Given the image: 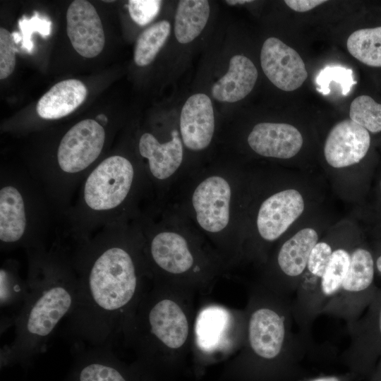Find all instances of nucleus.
Returning a JSON list of instances; mask_svg holds the SVG:
<instances>
[{
	"label": "nucleus",
	"instance_id": "f257e3e1",
	"mask_svg": "<svg viewBox=\"0 0 381 381\" xmlns=\"http://www.w3.org/2000/svg\"><path fill=\"white\" fill-rule=\"evenodd\" d=\"M119 224L74 241L71 250L78 288L68 329L92 346H111L144 293L140 253Z\"/></svg>",
	"mask_w": 381,
	"mask_h": 381
},
{
	"label": "nucleus",
	"instance_id": "f03ea898",
	"mask_svg": "<svg viewBox=\"0 0 381 381\" xmlns=\"http://www.w3.org/2000/svg\"><path fill=\"white\" fill-rule=\"evenodd\" d=\"M27 293L11 344L1 351V365L31 364L46 349L59 322L72 313L78 278L71 250L59 242L27 250Z\"/></svg>",
	"mask_w": 381,
	"mask_h": 381
},
{
	"label": "nucleus",
	"instance_id": "7ed1b4c3",
	"mask_svg": "<svg viewBox=\"0 0 381 381\" xmlns=\"http://www.w3.org/2000/svg\"><path fill=\"white\" fill-rule=\"evenodd\" d=\"M245 314L238 358L250 378L294 381L310 340L294 330L292 299L260 286L250 292Z\"/></svg>",
	"mask_w": 381,
	"mask_h": 381
},
{
	"label": "nucleus",
	"instance_id": "20e7f679",
	"mask_svg": "<svg viewBox=\"0 0 381 381\" xmlns=\"http://www.w3.org/2000/svg\"><path fill=\"white\" fill-rule=\"evenodd\" d=\"M189 290L158 284L144 291L121 334L142 363L152 364L188 350L192 313Z\"/></svg>",
	"mask_w": 381,
	"mask_h": 381
},
{
	"label": "nucleus",
	"instance_id": "39448f33",
	"mask_svg": "<svg viewBox=\"0 0 381 381\" xmlns=\"http://www.w3.org/2000/svg\"><path fill=\"white\" fill-rule=\"evenodd\" d=\"M135 175L133 163L121 155H109L96 164L62 217L69 224L73 240L119 222V211L129 198Z\"/></svg>",
	"mask_w": 381,
	"mask_h": 381
},
{
	"label": "nucleus",
	"instance_id": "423d86ee",
	"mask_svg": "<svg viewBox=\"0 0 381 381\" xmlns=\"http://www.w3.org/2000/svg\"><path fill=\"white\" fill-rule=\"evenodd\" d=\"M56 214L30 172H1V250L32 249L45 244L43 233L49 212Z\"/></svg>",
	"mask_w": 381,
	"mask_h": 381
},
{
	"label": "nucleus",
	"instance_id": "0eeeda50",
	"mask_svg": "<svg viewBox=\"0 0 381 381\" xmlns=\"http://www.w3.org/2000/svg\"><path fill=\"white\" fill-rule=\"evenodd\" d=\"M374 278L371 253L363 248L351 254L347 275L337 293L322 308L320 315L341 318L351 323L357 320L368 300Z\"/></svg>",
	"mask_w": 381,
	"mask_h": 381
},
{
	"label": "nucleus",
	"instance_id": "6e6552de",
	"mask_svg": "<svg viewBox=\"0 0 381 381\" xmlns=\"http://www.w3.org/2000/svg\"><path fill=\"white\" fill-rule=\"evenodd\" d=\"M318 242V234L312 228L303 229L286 241L275 260L278 274L262 286L282 296L295 295L311 250Z\"/></svg>",
	"mask_w": 381,
	"mask_h": 381
},
{
	"label": "nucleus",
	"instance_id": "1a4fd4ad",
	"mask_svg": "<svg viewBox=\"0 0 381 381\" xmlns=\"http://www.w3.org/2000/svg\"><path fill=\"white\" fill-rule=\"evenodd\" d=\"M260 64L270 82L284 91L298 89L308 77L305 64L298 53L274 37L264 42Z\"/></svg>",
	"mask_w": 381,
	"mask_h": 381
},
{
	"label": "nucleus",
	"instance_id": "9d476101",
	"mask_svg": "<svg viewBox=\"0 0 381 381\" xmlns=\"http://www.w3.org/2000/svg\"><path fill=\"white\" fill-rule=\"evenodd\" d=\"M231 187L225 178L213 175L195 188L192 204L199 225L210 233L224 230L229 222Z\"/></svg>",
	"mask_w": 381,
	"mask_h": 381
},
{
	"label": "nucleus",
	"instance_id": "9b49d317",
	"mask_svg": "<svg viewBox=\"0 0 381 381\" xmlns=\"http://www.w3.org/2000/svg\"><path fill=\"white\" fill-rule=\"evenodd\" d=\"M66 31L73 47L82 56L94 58L102 52L105 43L103 26L89 1L71 3L66 12Z\"/></svg>",
	"mask_w": 381,
	"mask_h": 381
},
{
	"label": "nucleus",
	"instance_id": "f8f14e48",
	"mask_svg": "<svg viewBox=\"0 0 381 381\" xmlns=\"http://www.w3.org/2000/svg\"><path fill=\"white\" fill-rule=\"evenodd\" d=\"M147 255L153 268L168 276H186L195 267V257L187 240L174 231L155 234L147 243Z\"/></svg>",
	"mask_w": 381,
	"mask_h": 381
},
{
	"label": "nucleus",
	"instance_id": "ddd939ff",
	"mask_svg": "<svg viewBox=\"0 0 381 381\" xmlns=\"http://www.w3.org/2000/svg\"><path fill=\"white\" fill-rule=\"evenodd\" d=\"M304 200L295 189L277 192L261 204L257 217L258 231L262 239L279 238L303 213Z\"/></svg>",
	"mask_w": 381,
	"mask_h": 381
},
{
	"label": "nucleus",
	"instance_id": "4468645a",
	"mask_svg": "<svg viewBox=\"0 0 381 381\" xmlns=\"http://www.w3.org/2000/svg\"><path fill=\"white\" fill-rule=\"evenodd\" d=\"M370 145L368 131L351 119L337 123L329 133L324 155L332 167L343 168L358 163L367 154Z\"/></svg>",
	"mask_w": 381,
	"mask_h": 381
},
{
	"label": "nucleus",
	"instance_id": "2eb2a0df",
	"mask_svg": "<svg viewBox=\"0 0 381 381\" xmlns=\"http://www.w3.org/2000/svg\"><path fill=\"white\" fill-rule=\"evenodd\" d=\"M65 381H132L126 368L111 351V346L80 350Z\"/></svg>",
	"mask_w": 381,
	"mask_h": 381
},
{
	"label": "nucleus",
	"instance_id": "dca6fc26",
	"mask_svg": "<svg viewBox=\"0 0 381 381\" xmlns=\"http://www.w3.org/2000/svg\"><path fill=\"white\" fill-rule=\"evenodd\" d=\"M214 131V116L210 98L204 93L191 95L180 116V132L186 147L193 151L206 148Z\"/></svg>",
	"mask_w": 381,
	"mask_h": 381
},
{
	"label": "nucleus",
	"instance_id": "f3484780",
	"mask_svg": "<svg viewBox=\"0 0 381 381\" xmlns=\"http://www.w3.org/2000/svg\"><path fill=\"white\" fill-rule=\"evenodd\" d=\"M303 143L299 131L284 123H259L248 136V143L255 152L263 157L279 159L295 156Z\"/></svg>",
	"mask_w": 381,
	"mask_h": 381
},
{
	"label": "nucleus",
	"instance_id": "a211bd4d",
	"mask_svg": "<svg viewBox=\"0 0 381 381\" xmlns=\"http://www.w3.org/2000/svg\"><path fill=\"white\" fill-rule=\"evenodd\" d=\"M171 136V140L164 143L150 133H144L139 139L140 155L147 160L150 174L158 180L171 177L183 161V145L178 131H172Z\"/></svg>",
	"mask_w": 381,
	"mask_h": 381
},
{
	"label": "nucleus",
	"instance_id": "6ab92c4d",
	"mask_svg": "<svg viewBox=\"0 0 381 381\" xmlns=\"http://www.w3.org/2000/svg\"><path fill=\"white\" fill-rule=\"evenodd\" d=\"M258 75V70L250 59L234 55L230 59L228 71L212 85V95L221 102L241 100L252 91Z\"/></svg>",
	"mask_w": 381,
	"mask_h": 381
},
{
	"label": "nucleus",
	"instance_id": "aec40b11",
	"mask_svg": "<svg viewBox=\"0 0 381 381\" xmlns=\"http://www.w3.org/2000/svg\"><path fill=\"white\" fill-rule=\"evenodd\" d=\"M86 86L76 79H68L52 86L38 101V115L44 119H59L75 110L85 99Z\"/></svg>",
	"mask_w": 381,
	"mask_h": 381
},
{
	"label": "nucleus",
	"instance_id": "412c9836",
	"mask_svg": "<svg viewBox=\"0 0 381 381\" xmlns=\"http://www.w3.org/2000/svg\"><path fill=\"white\" fill-rule=\"evenodd\" d=\"M27 293L26 279L19 273L17 261L5 260L0 269L1 328L14 326L23 307Z\"/></svg>",
	"mask_w": 381,
	"mask_h": 381
},
{
	"label": "nucleus",
	"instance_id": "4be33fe9",
	"mask_svg": "<svg viewBox=\"0 0 381 381\" xmlns=\"http://www.w3.org/2000/svg\"><path fill=\"white\" fill-rule=\"evenodd\" d=\"M210 13L208 1L181 0L174 20V35L181 44L195 40L207 25Z\"/></svg>",
	"mask_w": 381,
	"mask_h": 381
},
{
	"label": "nucleus",
	"instance_id": "5701e85b",
	"mask_svg": "<svg viewBox=\"0 0 381 381\" xmlns=\"http://www.w3.org/2000/svg\"><path fill=\"white\" fill-rule=\"evenodd\" d=\"M351 252L344 248L333 250L321 280L315 306L318 316L320 315L324 306L337 293L344 281L350 265Z\"/></svg>",
	"mask_w": 381,
	"mask_h": 381
},
{
	"label": "nucleus",
	"instance_id": "b1692460",
	"mask_svg": "<svg viewBox=\"0 0 381 381\" xmlns=\"http://www.w3.org/2000/svg\"><path fill=\"white\" fill-rule=\"evenodd\" d=\"M229 316L225 310L210 307L200 312L195 326L196 343L203 350H212L225 338Z\"/></svg>",
	"mask_w": 381,
	"mask_h": 381
},
{
	"label": "nucleus",
	"instance_id": "393cba45",
	"mask_svg": "<svg viewBox=\"0 0 381 381\" xmlns=\"http://www.w3.org/2000/svg\"><path fill=\"white\" fill-rule=\"evenodd\" d=\"M346 46L349 52L363 64L381 67V26L354 31Z\"/></svg>",
	"mask_w": 381,
	"mask_h": 381
},
{
	"label": "nucleus",
	"instance_id": "a878e982",
	"mask_svg": "<svg viewBox=\"0 0 381 381\" xmlns=\"http://www.w3.org/2000/svg\"><path fill=\"white\" fill-rule=\"evenodd\" d=\"M171 32L167 20L159 21L148 27L138 36L134 49V61L138 66L151 64L166 42Z\"/></svg>",
	"mask_w": 381,
	"mask_h": 381
},
{
	"label": "nucleus",
	"instance_id": "bb28decb",
	"mask_svg": "<svg viewBox=\"0 0 381 381\" xmlns=\"http://www.w3.org/2000/svg\"><path fill=\"white\" fill-rule=\"evenodd\" d=\"M350 119L372 133L381 131V104L368 95L356 97L349 109Z\"/></svg>",
	"mask_w": 381,
	"mask_h": 381
},
{
	"label": "nucleus",
	"instance_id": "cd10ccee",
	"mask_svg": "<svg viewBox=\"0 0 381 381\" xmlns=\"http://www.w3.org/2000/svg\"><path fill=\"white\" fill-rule=\"evenodd\" d=\"M315 83L317 90L323 95L329 92V85L332 83L339 85L341 94L346 95L352 86L356 83L353 79V71L341 66H327L318 75Z\"/></svg>",
	"mask_w": 381,
	"mask_h": 381
},
{
	"label": "nucleus",
	"instance_id": "c85d7f7f",
	"mask_svg": "<svg viewBox=\"0 0 381 381\" xmlns=\"http://www.w3.org/2000/svg\"><path fill=\"white\" fill-rule=\"evenodd\" d=\"M18 26L22 36L21 47L31 53L34 48L32 35L38 32L44 37L49 36L52 30V21L47 18H41L40 14L35 12L30 18L23 16L20 19Z\"/></svg>",
	"mask_w": 381,
	"mask_h": 381
},
{
	"label": "nucleus",
	"instance_id": "c756f323",
	"mask_svg": "<svg viewBox=\"0 0 381 381\" xmlns=\"http://www.w3.org/2000/svg\"><path fill=\"white\" fill-rule=\"evenodd\" d=\"M15 41L6 29L0 28V78H8L13 71L16 65Z\"/></svg>",
	"mask_w": 381,
	"mask_h": 381
},
{
	"label": "nucleus",
	"instance_id": "7c9ffc66",
	"mask_svg": "<svg viewBox=\"0 0 381 381\" xmlns=\"http://www.w3.org/2000/svg\"><path fill=\"white\" fill-rule=\"evenodd\" d=\"M161 5L162 1L159 0H129L128 9L132 20L144 26L157 16Z\"/></svg>",
	"mask_w": 381,
	"mask_h": 381
},
{
	"label": "nucleus",
	"instance_id": "2f4dec72",
	"mask_svg": "<svg viewBox=\"0 0 381 381\" xmlns=\"http://www.w3.org/2000/svg\"><path fill=\"white\" fill-rule=\"evenodd\" d=\"M375 325L358 322L357 329L361 338L369 346L378 349L381 341V302L376 312Z\"/></svg>",
	"mask_w": 381,
	"mask_h": 381
},
{
	"label": "nucleus",
	"instance_id": "473e14b6",
	"mask_svg": "<svg viewBox=\"0 0 381 381\" xmlns=\"http://www.w3.org/2000/svg\"><path fill=\"white\" fill-rule=\"evenodd\" d=\"M286 4L297 12H306L327 2L322 0H286Z\"/></svg>",
	"mask_w": 381,
	"mask_h": 381
},
{
	"label": "nucleus",
	"instance_id": "72a5a7b5",
	"mask_svg": "<svg viewBox=\"0 0 381 381\" xmlns=\"http://www.w3.org/2000/svg\"><path fill=\"white\" fill-rule=\"evenodd\" d=\"M355 375L351 373L341 375H320L294 381H352Z\"/></svg>",
	"mask_w": 381,
	"mask_h": 381
},
{
	"label": "nucleus",
	"instance_id": "f704fd0d",
	"mask_svg": "<svg viewBox=\"0 0 381 381\" xmlns=\"http://www.w3.org/2000/svg\"><path fill=\"white\" fill-rule=\"evenodd\" d=\"M253 1L249 0H227L225 2L231 6L234 5H241L246 3L252 2Z\"/></svg>",
	"mask_w": 381,
	"mask_h": 381
},
{
	"label": "nucleus",
	"instance_id": "c9c22d12",
	"mask_svg": "<svg viewBox=\"0 0 381 381\" xmlns=\"http://www.w3.org/2000/svg\"><path fill=\"white\" fill-rule=\"evenodd\" d=\"M97 120L106 125L108 123V119L104 114H99L97 116Z\"/></svg>",
	"mask_w": 381,
	"mask_h": 381
},
{
	"label": "nucleus",
	"instance_id": "e433bc0d",
	"mask_svg": "<svg viewBox=\"0 0 381 381\" xmlns=\"http://www.w3.org/2000/svg\"><path fill=\"white\" fill-rule=\"evenodd\" d=\"M12 35L16 44H18V42H20V40H22L21 34H20L19 32H14L12 33Z\"/></svg>",
	"mask_w": 381,
	"mask_h": 381
},
{
	"label": "nucleus",
	"instance_id": "4c0bfd02",
	"mask_svg": "<svg viewBox=\"0 0 381 381\" xmlns=\"http://www.w3.org/2000/svg\"><path fill=\"white\" fill-rule=\"evenodd\" d=\"M376 267L378 271L381 273V255H380L376 260Z\"/></svg>",
	"mask_w": 381,
	"mask_h": 381
}]
</instances>
